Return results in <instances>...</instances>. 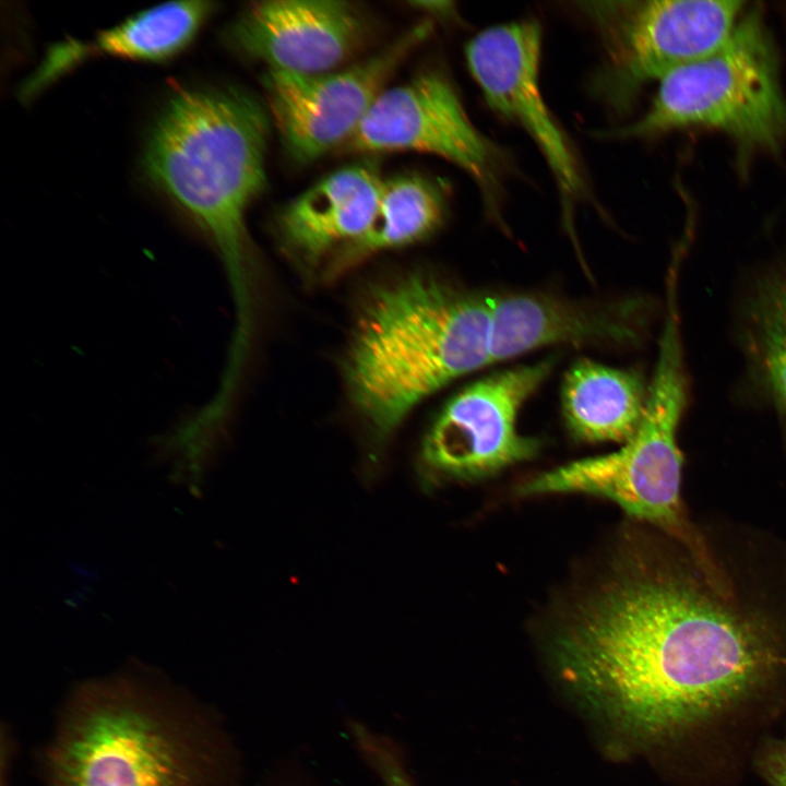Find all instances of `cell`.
<instances>
[{"label":"cell","instance_id":"obj_4","mask_svg":"<svg viewBox=\"0 0 786 786\" xmlns=\"http://www.w3.org/2000/svg\"><path fill=\"white\" fill-rule=\"evenodd\" d=\"M267 118L234 90H182L150 132L142 165L148 180L216 246L243 294L245 223L265 181Z\"/></svg>","mask_w":786,"mask_h":786},{"label":"cell","instance_id":"obj_7","mask_svg":"<svg viewBox=\"0 0 786 786\" xmlns=\"http://www.w3.org/2000/svg\"><path fill=\"white\" fill-rule=\"evenodd\" d=\"M581 5L604 50L602 68L593 79L594 92L610 110L623 112L644 84L723 45L735 29L743 3L652 0Z\"/></svg>","mask_w":786,"mask_h":786},{"label":"cell","instance_id":"obj_10","mask_svg":"<svg viewBox=\"0 0 786 786\" xmlns=\"http://www.w3.org/2000/svg\"><path fill=\"white\" fill-rule=\"evenodd\" d=\"M429 28L420 23L376 55L342 70L317 74L269 70L263 78L266 100L288 154L309 163L348 142Z\"/></svg>","mask_w":786,"mask_h":786},{"label":"cell","instance_id":"obj_19","mask_svg":"<svg viewBox=\"0 0 786 786\" xmlns=\"http://www.w3.org/2000/svg\"><path fill=\"white\" fill-rule=\"evenodd\" d=\"M355 735L368 760L377 769L386 786H414L393 749L383 740L359 726Z\"/></svg>","mask_w":786,"mask_h":786},{"label":"cell","instance_id":"obj_12","mask_svg":"<svg viewBox=\"0 0 786 786\" xmlns=\"http://www.w3.org/2000/svg\"><path fill=\"white\" fill-rule=\"evenodd\" d=\"M369 23L348 1L252 3L228 31L229 43L269 70L317 74L336 70L365 44Z\"/></svg>","mask_w":786,"mask_h":786},{"label":"cell","instance_id":"obj_2","mask_svg":"<svg viewBox=\"0 0 786 786\" xmlns=\"http://www.w3.org/2000/svg\"><path fill=\"white\" fill-rule=\"evenodd\" d=\"M225 769L201 704L131 674L78 687L44 753L46 786H224Z\"/></svg>","mask_w":786,"mask_h":786},{"label":"cell","instance_id":"obj_5","mask_svg":"<svg viewBox=\"0 0 786 786\" xmlns=\"http://www.w3.org/2000/svg\"><path fill=\"white\" fill-rule=\"evenodd\" d=\"M677 300L666 301L654 373L643 418L618 451L575 461L531 479L522 495L577 492L607 498L651 523L691 552L707 571L722 568L688 520L680 498L682 457L677 429L687 402Z\"/></svg>","mask_w":786,"mask_h":786},{"label":"cell","instance_id":"obj_11","mask_svg":"<svg viewBox=\"0 0 786 786\" xmlns=\"http://www.w3.org/2000/svg\"><path fill=\"white\" fill-rule=\"evenodd\" d=\"M540 51V26L526 20L484 29L468 41L465 56L488 106L519 124L541 152L571 231L574 205L588 196V190L574 152L543 97Z\"/></svg>","mask_w":786,"mask_h":786},{"label":"cell","instance_id":"obj_13","mask_svg":"<svg viewBox=\"0 0 786 786\" xmlns=\"http://www.w3.org/2000/svg\"><path fill=\"white\" fill-rule=\"evenodd\" d=\"M644 314L633 298L590 301L536 291L491 296L489 362L557 345H631L641 337Z\"/></svg>","mask_w":786,"mask_h":786},{"label":"cell","instance_id":"obj_8","mask_svg":"<svg viewBox=\"0 0 786 786\" xmlns=\"http://www.w3.org/2000/svg\"><path fill=\"white\" fill-rule=\"evenodd\" d=\"M357 152L414 151L442 157L477 183L489 216L501 222L509 157L471 121L452 82L427 70L383 90L348 141Z\"/></svg>","mask_w":786,"mask_h":786},{"label":"cell","instance_id":"obj_1","mask_svg":"<svg viewBox=\"0 0 786 786\" xmlns=\"http://www.w3.org/2000/svg\"><path fill=\"white\" fill-rule=\"evenodd\" d=\"M565 682L635 745L686 738L765 693L786 640L691 552H635L569 614L553 642Z\"/></svg>","mask_w":786,"mask_h":786},{"label":"cell","instance_id":"obj_18","mask_svg":"<svg viewBox=\"0 0 786 786\" xmlns=\"http://www.w3.org/2000/svg\"><path fill=\"white\" fill-rule=\"evenodd\" d=\"M746 333L752 366L786 417V272L757 288L747 308Z\"/></svg>","mask_w":786,"mask_h":786},{"label":"cell","instance_id":"obj_3","mask_svg":"<svg viewBox=\"0 0 786 786\" xmlns=\"http://www.w3.org/2000/svg\"><path fill=\"white\" fill-rule=\"evenodd\" d=\"M491 295L426 272L376 287L345 361L350 398L383 441L420 402L489 362Z\"/></svg>","mask_w":786,"mask_h":786},{"label":"cell","instance_id":"obj_6","mask_svg":"<svg viewBox=\"0 0 786 786\" xmlns=\"http://www.w3.org/2000/svg\"><path fill=\"white\" fill-rule=\"evenodd\" d=\"M648 110L635 122L600 132L614 139L642 138L676 128H714L743 147L774 148L786 136V102L775 53L760 17L740 19L711 53L659 80Z\"/></svg>","mask_w":786,"mask_h":786},{"label":"cell","instance_id":"obj_16","mask_svg":"<svg viewBox=\"0 0 786 786\" xmlns=\"http://www.w3.org/2000/svg\"><path fill=\"white\" fill-rule=\"evenodd\" d=\"M648 384L636 368L575 360L564 373L560 392L568 430L581 441L624 444L641 424Z\"/></svg>","mask_w":786,"mask_h":786},{"label":"cell","instance_id":"obj_20","mask_svg":"<svg viewBox=\"0 0 786 786\" xmlns=\"http://www.w3.org/2000/svg\"><path fill=\"white\" fill-rule=\"evenodd\" d=\"M758 767L770 786H786V737L765 745Z\"/></svg>","mask_w":786,"mask_h":786},{"label":"cell","instance_id":"obj_15","mask_svg":"<svg viewBox=\"0 0 786 786\" xmlns=\"http://www.w3.org/2000/svg\"><path fill=\"white\" fill-rule=\"evenodd\" d=\"M382 182L367 163L322 178L282 210L278 230L284 245L313 262L333 247L357 239L373 216Z\"/></svg>","mask_w":786,"mask_h":786},{"label":"cell","instance_id":"obj_17","mask_svg":"<svg viewBox=\"0 0 786 786\" xmlns=\"http://www.w3.org/2000/svg\"><path fill=\"white\" fill-rule=\"evenodd\" d=\"M445 201L443 188L421 175L407 174L383 181L368 227L342 247L336 265L349 266L370 254L426 238L441 225Z\"/></svg>","mask_w":786,"mask_h":786},{"label":"cell","instance_id":"obj_9","mask_svg":"<svg viewBox=\"0 0 786 786\" xmlns=\"http://www.w3.org/2000/svg\"><path fill=\"white\" fill-rule=\"evenodd\" d=\"M556 366L548 357L477 379L453 395L430 425L421 460L438 476L474 480L534 457L540 442L517 430L525 402Z\"/></svg>","mask_w":786,"mask_h":786},{"label":"cell","instance_id":"obj_14","mask_svg":"<svg viewBox=\"0 0 786 786\" xmlns=\"http://www.w3.org/2000/svg\"><path fill=\"white\" fill-rule=\"evenodd\" d=\"M215 10L210 1L164 3L103 31L87 41L69 39L53 45L22 86L28 98L61 74L91 57L164 61L186 49Z\"/></svg>","mask_w":786,"mask_h":786}]
</instances>
